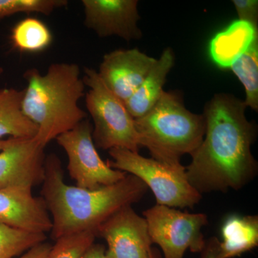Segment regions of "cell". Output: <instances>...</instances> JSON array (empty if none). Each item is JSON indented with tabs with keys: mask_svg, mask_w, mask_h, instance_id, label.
I'll use <instances>...</instances> for the list:
<instances>
[{
	"mask_svg": "<svg viewBox=\"0 0 258 258\" xmlns=\"http://www.w3.org/2000/svg\"><path fill=\"white\" fill-rule=\"evenodd\" d=\"M239 20L245 22L258 30L257 0H233Z\"/></svg>",
	"mask_w": 258,
	"mask_h": 258,
	"instance_id": "23",
	"label": "cell"
},
{
	"mask_svg": "<svg viewBox=\"0 0 258 258\" xmlns=\"http://www.w3.org/2000/svg\"><path fill=\"white\" fill-rule=\"evenodd\" d=\"M83 80L89 88L86 105L93 121L92 138L96 147L108 151L119 148L139 153L140 143L134 118L124 102L108 89L96 70L86 68Z\"/></svg>",
	"mask_w": 258,
	"mask_h": 258,
	"instance_id": "6",
	"label": "cell"
},
{
	"mask_svg": "<svg viewBox=\"0 0 258 258\" xmlns=\"http://www.w3.org/2000/svg\"><path fill=\"white\" fill-rule=\"evenodd\" d=\"M110 167L137 176L150 188L157 205L171 208H193L202 195L190 184L181 164H168L146 158L128 149L108 151Z\"/></svg>",
	"mask_w": 258,
	"mask_h": 258,
	"instance_id": "5",
	"label": "cell"
},
{
	"mask_svg": "<svg viewBox=\"0 0 258 258\" xmlns=\"http://www.w3.org/2000/svg\"><path fill=\"white\" fill-rule=\"evenodd\" d=\"M200 258H220V240L217 237H211L205 241Z\"/></svg>",
	"mask_w": 258,
	"mask_h": 258,
	"instance_id": "24",
	"label": "cell"
},
{
	"mask_svg": "<svg viewBox=\"0 0 258 258\" xmlns=\"http://www.w3.org/2000/svg\"><path fill=\"white\" fill-rule=\"evenodd\" d=\"M244 101L227 93H218L204 109L205 137L191 154L185 167L190 184L200 194L240 189L257 172L251 147L257 126L245 115Z\"/></svg>",
	"mask_w": 258,
	"mask_h": 258,
	"instance_id": "1",
	"label": "cell"
},
{
	"mask_svg": "<svg viewBox=\"0 0 258 258\" xmlns=\"http://www.w3.org/2000/svg\"><path fill=\"white\" fill-rule=\"evenodd\" d=\"M137 0H83L84 24L100 37L118 36L126 41L139 40L141 17Z\"/></svg>",
	"mask_w": 258,
	"mask_h": 258,
	"instance_id": "11",
	"label": "cell"
},
{
	"mask_svg": "<svg viewBox=\"0 0 258 258\" xmlns=\"http://www.w3.org/2000/svg\"><path fill=\"white\" fill-rule=\"evenodd\" d=\"M45 147L33 139L10 138L0 151V189H32L45 178Z\"/></svg>",
	"mask_w": 258,
	"mask_h": 258,
	"instance_id": "9",
	"label": "cell"
},
{
	"mask_svg": "<svg viewBox=\"0 0 258 258\" xmlns=\"http://www.w3.org/2000/svg\"><path fill=\"white\" fill-rule=\"evenodd\" d=\"M143 214L152 243L161 247L164 258H183L186 249L203 250L206 240L202 228L208 223L205 214H191L157 204Z\"/></svg>",
	"mask_w": 258,
	"mask_h": 258,
	"instance_id": "7",
	"label": "cell"
},
{
	"mask_svg": "<svg viewBox=\"0 0 258 258\" xmlns=\"http://www.w3.org/2000/svg\"><path fill=\"white\" fill-rule=\"evenodd\" d=\"M9 141L10 139H6V140H3V139L0 140V151L3 150L8 145V144L9 143Z\"/></svg>",
	"mask_w": 258,
	"mask_h": 258,
	"instance_id": "27",
	"label": "cell"
},
{
	"mask_svg": "<svg viewBox=\"0 0 258 258\" xmlns=\"http://www.w3.org/2000/svg\"><path fill=\"white\" fill-rule=\"evenodd\" d=\"M96 236L106 241L107 258H150L153 252L147 220L132 206L113 214L98 227Z\"/></svg>",
	"mask_w": 258,
	"mask_h": 258,
	"instance_id": "10",
	"label": "cell"
},
{
	"mask_svg": "<svg viewBox=\"0 0 258 258\" xmlns=\"http://www.w3.org/2000/svg\"><path fill=\"white\" fill-rule=\"evenodd\" d=\"M258 37V30L249 23L237 20L217 34L210 44V54L220 68H230Z\"/></svg>",
	"mask_w": 258,
	"mask_h": 258,
	"instance_id": "16",
	"label": "cell"
},
{
	"mask_svg": "<svg viewBox=\"0 0 258 258\" xmlns=\"http://www.w3.org/2000/svg\"><path fill=\"white\" fill-rule=\"evenodd\" d=\"M52 245L47 242H42L29 249L18 258H47L50 254Z\"/></svg>",
	"mask_w": 258,
	"mask_h": 258,
	"instance_id": "25",
	"label": "cell"
},
{
	"mask_svg": "<svg viewBox=\"0 0 258 258\" xmlns=\"http://www.w3.org/2000/svg\"><path fill=\"white\" fill-rule=\"evenodd\" d=\"M150 258H159V257L157 255V252L153 251L152 254H151Z\"/></svg>",
	"mask_w": 258,
	"mask_h": 258,
	"instance_id": "28",
	"label": "cell"
},
{
	"mask_svg": "<svg viewBox=\"0 0 258 258\" xmlns=\"http://www.w3.org/2000/svg\"><path fill=\"white\" fill-rule=\"evenodd\" d=\"M92 131L93 125L86 118L56 139L67 154L70 176L76 186L89 190L115 184L127 175L102 160L93 142Z\"/></svg>",
	"mask_w": 258,
	"mask_h": 258,
	"instance_id": "8",
	"label": "cell"
},
{
	"mask_svg": "<svg viewBox=\"0 0 258 258\" xmlns=\"http://www.w3.org/2000/svg\"><path fill=\"white\" fill-rule=\"evenodd\" d=\"M230 69L245 89L244 104L258 111V37Z\"/></svg>",
	"mask_w": 258,
	"mask_h": 258,
	"instance_id": "19",
	"label": "cell"
},
{
	"mask_svg": "<svg viewBox=\"0 0 258 258\" xmlns=\"http://www.w3.org/2000/svg\"><path fill=\"white\" fill-rule=\"evenodd\" d=\"M11 40L15 48L21 52H39L50 46L52 35L43 22L30 17L15 25Z\"/></svg>",
	"mask_w": 258,
	"mask_h": 258,
	"instance_id": "18",
	"label": "cell"
},
{
	"mask_svg": "<svg viewBox=\"0 0 258 258\" xmlns=\"http://www.w3.org/2000/svg\"><path fill=\"white\" fill-rule=\"evenodd\" d=\"M174 62V52L168 47L162 52L138 89L125 102L127 110L134 119L147 114L157 104L164 91L166 77Z\"/></svg>",
	"mask_w": 258,
	"mask_h": 258,
	"instance_id": "14",
	"label": "cell"
},
{
	"mask_svg": "<svg viewBox=\"0 0 258 258\" xmlns=\"http://www.w3.org/2000/svg\"><path fill=\"white\" fill-rule=\"evenodd\" d=\"M96 237L94 232H88L61 237L55 241L47 258H81Z\"/></svg>",
	"mask_w": 258,
	"mask_h": 258,
	"instance_id": "22",
	"label": "cell"
},
{
	"mask_svg": "<svg viewBox=\"0 0 258 258\" xmlns=\"http://www.w3.org/2000/svg\"><path fill=\"white\" fill-rule=\"evenodd\" d=\"M23 91L15 88L0 89V140L9 136L13 139H33L37 125L23 113Z\"/></svg>",
	"mask_w": 258,
	"mask_h": 258,
	"instance_id": "17",
	"label": "cell"
},
{
	"mask_svg": "<svg viewBox=\"0 0 258 258\" xmlns=\"http://www.w3.org/2000/svg\"><path fill=\"white\" fill-rule=\"evenodd\" d=\"M81 258H107L106 247L101 244H94L90 246Z\"/></svg>",
	"mask_w": 258,
	"mask_h": 258,
	"instance_id": "26",
	"label": "cell"
},
{
	"mask_svg": "<svg viewBox=\"0 0 258 258\" xmlns=\"http://www.w3.org/2000/svg\"><path fill=\"white\" fill-rule=\"evenodd\" d=\"M46 239V234L20 230L0 222V258L17 257Z\"/></svg>",
	"mask_w": 258,
	"mask_h": 258,
	"instance_id": "20",
	"label": "cell"
},
{
	"mask_svg": "<svg viewBox=\"0 0 258 258\" xmlns=\"http://www.w3.org/2000/svg\"><path fill=\"white\" fill-rule=\"evenodd\" d=\"M0 222L28 232L46 234L52 220L41 197L32 189H0Z\"/></svg>",
	"mask_w": 258,
	"mask_h": 258,
	"instance_id": "13",
	"label": "cell"
},
{
	"mask_svg": "<svg viewBox=\"0 0 258 258\" xmlns=\"http://www.w3.org/2000/svg\"><path fill=\"white\" fill-rule=\"evenodd\" d=\"M42 184L41 198L50 214V236L55 241L83 232L96 235L103 222L120 209L137 203L148 189L142 180L129 174L118 182L99 189L71 186L64 182L62 162L53 153L45 157Z\"/></svg>",
	"mask_w": 258,
	"mask_h": 258,
	"instance_id": "2",
	"label": "cell"
},
{
	"mask_svg": "<svg viewBox=\"0 0 258 258\" xmlns=\"http://www.w3.org/2000/svg\"><path fill=\"white\" fill-rule=\"evenodd\" d=\"M68 4L66 0H0V20L18 13L50 15Z\"/></svg>",
	"mask_w": 258,
	"mask_h": 258,
	"instance_id": "21",
	"label": "cell"
},
{
	"mask_svg": "<svg viewBox=\"0 0 258 258\" xmlns=\"http://www.w3.org/2000/svg\"><path fill=\"white\" fill-rule=\"evenodd\" d=\"M157 60L138 48L118 49L103 56L97 72L108 89L125 103L142 85Z\"/></svg>",
	"mask_w": 258,
	"mask_h": 258,
	"instance_id": "12",
	"label": "cell"
},
{
	"mask_svg": "<svg viewBox=\"0 0 258 258\" xmlns=\"http://www.w3.org/2000/svg\"><path fill=\"white\" fill-rule=\"evenodd\" d=\"M134 124L140 147L147 148L152 159L168 164H181L183 155H191L203 142L206 127L203 114L191 113L181 96L166 91Z\"/></svg>",
	"mask_w": 258,
	"mask_h": 258,
	"instance_id": "4",
	"label": "cell"
},
{
	"mask_svg": "<svg viewBox=\"0 0 258 258\" xmlns=\"http://www.w3.org/2000/svg\"><path fill=\"white\" fill-rule=\"evenodd\" d=\"M220 258H232L252 250L258 244V217L232 215L221 226Z\"/></svg>",
	"mask_w": 258,
	"mask_h": 258,
	"instance_id": "15",
	"label": "cell"
},
{
	"mask_svg": "<svg viewBox=\"0 0 258 258\" xmlns=\"http://www.w3.org/2000/svg\"><path fill=\"white\" fill-rule=\"evenodd\" d=\"M4 74V69L2 66H0V77L3 76V74Z\"/></svg>",
	"mask_w": 258,
	"mask_h": 258,
	"instance_id": "29",
	"label": "cell"
},
{
	"mask_svg": "<svg viewBox=\"0 0 258 258\" xmlns=\"http://www.w3.org/2000/svg\"><path fill=\"white\" fill-rule=\"evenodd\" d=\"M24 79L27 87L23 90L22 108L37 125L35 139L42 147L86 119L87 113L79 106L86 86L77 64L53 63L45 74L29 69Z\"/></svg>",
	"mask_w": 258,
	"mask_h": 258,
	"instance_id": "3",
	"label": "cell"
}]
</instances>
